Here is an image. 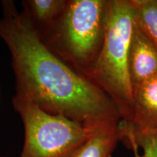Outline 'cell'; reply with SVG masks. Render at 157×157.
Instances as JSON below:
<instances>
[{
    "mask_svg": "<svg viewBox=\"0 0 157 157\" xmlns=\"http://www.w3.org/2000/svg\"><path fill=\"white\" fill-rule=\"evenodd\" d=\"M0 39L11 55L15 95L50 113L93 126L119 123L110 98L95 82L78 74L52 53L17 10L13 1H2Z\"/></svg>",
    "mask_w": 157,
    "mask_h": 157,
    "instance_id": "cell-1",
    "label": "cell"
},
{
    "mask_svg": "<svg viewBox=\"0 0 157 157\" xmlns=\"http://www.w3.org/2000/svg\"><path fill=\"white\" fill-rule=\"evenodd\" d=\"M108 8L109 0H66L58 21L41 41L88 78L105 39Z\"/></svg>",
    "mask_w": 157,
    "mask_h": 157,
    "instance_id": "cell-2",
    "label": "cell"
},
{
    "mask_svg": "<svg viewBox=\"0 0 157 157\" xmlns=\"http://www.w3.org/2000/svg\"><path fill=\"white\" fill-rule=\"evenodd\" d=\"M134 26V13L129 0H109L105 39L88 76L112 101L121 121L125 124L132 122L134 109L128 67Z\"/></svg>",
    "mask_w": 157,
    "mask_h": 157,
    "instance_id": "cell-3",
    "label": "cell"
},
{
    "mask_svg": "<svg viewBox=\"0 0 157 157\" xmlns=\"http://www.w3.org/2000/svg\"><path fill=\"white\" fill-rule=\"evenodd\" d=\"M13 105L24 127L20 157H74L99 126L48 113L17 95L13 98Z\"/></svg>",
    "mask_w": 157,
    "mask_h": 157,
    "instance_id": "cell-4",
    "label": "cell"
},
{
    "mask_svg": "<svg viewBox=\"0 0 157 157\" xmlns=\"http://www.w3.org/2000/svg\"><path fill=\"white\" fill-rule=\"evenodd\" d=\"M129 74L133 92L157 74V48L135 22L128 55Z\"/></svg>",
    "mask_w": 157,
    "mask_h": 157,
    "instance_id": "cell-5",
    "label": "cell"
},
{
    "mask_svg": "<svg viewBox=\"0 0 157 157\" xmlns=\"http://www.w3.org/2000/svg\"><path fill=\"white\" fill-rule=\"evenodd\" d=\"M133 99L132 122L121 121V129L133 134L157 132V74L133 92Z\"/></svg>",
    "mask_w": 157,
    "mask_h": 157,
    "instance_id": "cell-6",
    "label": "cell"
},
{
    "mask_svg": "<svg viewBox=\"0 0 157 157\" xmlns=\"http://www.w3.org/2000/svg\"><path fill=\"white\" fill-rule=\"evenodd\" d=\"M66 4V0H24L21 13L42 39L58 21Z\"/></svg>",
    "mask_w": 157,
    "mask_h": 157,
    "instance_id": "cell-7",
    "label": "cell"
},
{
    "mask_svg": "<svg viewBox=\"0 0 157 157\" xmlns=\"http://www.w3.org/2000/svg\"><path fill=\"white\" fill-rule=\"evenodd\" d=\"M120 122L98 126L74 157L112 156L118 142L121 138Z\"/></svg>",
    "mask_w": 157,
    "mask_h": 157,
    "instance_id": "cell-8",
    "label": "cell"
},
{
    "mask_svg": "<svg viewBox=\"0 0 157 157\" xmlns=\"http://www.w3.org/2000/svg\"><path fill=\"white\" fill-rule=\"evenodd\" d=\"M135 22L157 48V0H129Z\"/></svg>",
    "mask_w": 157,
    "mask_h": 157,
    "instance_id": "cell-9",
    "label": "cell"
},
{
    "mask_svg": "<svg viewBox=\"0 0 157 157\" xmlns=\"http://www.w3.org/2000/svg\"><path fill=\"white\" fill-rule=\"evenodd\" d=\"M149 157H157V156H149Z\"/></svg>",
    "mask_w": 157,
    "mask_h": 157,
    "instance_id": "cell-10",
    "label": "cell"
}]
</instances>
